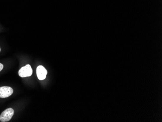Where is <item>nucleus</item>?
Instances as JSON below:
<instances>
[{
  "mask_svg": "<svg viewBox=\"0 0 162 122\" xmlns=\"http://www.w3.org/2000/svg\"><path fill=\"white\" fill-rule=\"evenodd\" d=\"M47 71L43 66H39L37 68V74L39 80H43L46 78L47 76Z\"/></svg>",
  "mask_w": 162,
  "mask_h": 122,
  "instance_id": "obj_4",
  "label": "nucleus"
},
{
  "mask_svg": "<svg viewBox=\"0 0 162 122\" xmlns=\"http://www.w3.org/2000/svg\"><path fill=\"white\" fill-rule=\"evenodd\" d=\"M3 68H4V65L1 63H0V71L3 70Z\"/></svg>",
  "mask_w": 162,
  "mask_h": 122,
  "instance_id": "obj_5",
  "label": "nucleus"
},
{
  "mask_svg": "<svg viewBox=\"0 0 162 122\" xmlns=\"http://www.w3.org/2000/svg\"><path fill=\"white\" fill-rule=\"evenodd\" d=\"M1 48H0V52H1Z\"/></svg>",
  "mask_w": 162,
  "mask_h": 122,
  "instance_id": "obj_6",
  "label": "nucleus"
},
{
  "mask_svg": "<svg viewBox=\"0 0 162 122\" xmlns=\"http://www.w3.org/2000/svg\"><path fill=\"white\" fill-rule=\"evenodd\" d=\"M33 73L32 70L30 65H26V66L21 68L19 71V75L22 77H30L32 76Z\"/></svg>",
  "mask_w": 162,
  "mask_h": 122,
  "instance_id": "obj_2",
  "label": "nucleus"
},
{
  "mask_svg": "<svg viewBox=\"0 0 162 122\" xmlns=\"http://www.w3.org/2000/svg\"><path fill=\"white\" fill-rule=\"evenodd\" d=\"M14 111L12 108H7L0 115V121L2 122L9 121L14 115Z\"/></svg>",
  "mask_w": 162,
  "mask_h": 122,
  "instance_id": "obj_1",
  "label": "nucleus"
},
{
  "mask_svg": "<svg viewBox=\"0 0 162 122\" xmlns=\"http://www.w3.org/2000/svg\"><path fill=\"white\" fill-rule=\"evenodd\" d=\"M13 93L12 88L8 86L0 87V98H4L11 96Z\"/></svg>",
  "mask_w": 162,
  "mask_h": 122,
  "instance_id": "obj_3",
  "label": "nucleus"
}]
</instances>
